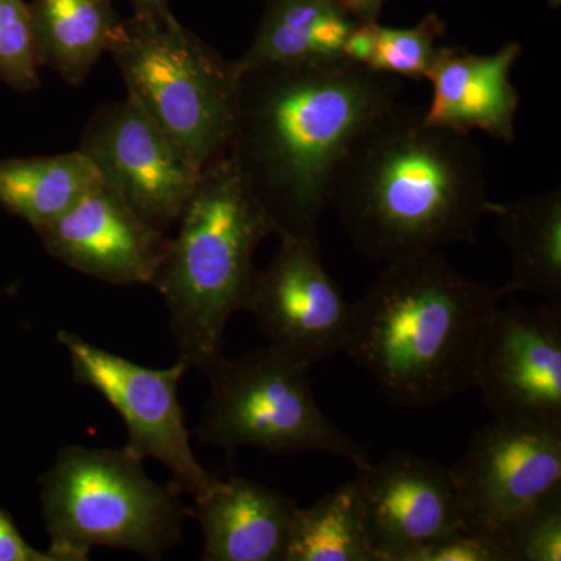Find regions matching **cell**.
Wrapping results in <instances>:
<instances>
[{
    "instance_id": "obj_26",
    "label": "cell",
    "mask_w": 561,
    "mask_h": 561,
    "mask_svg": "<svg viewBox=\"0 0 561 561\" xmlns=\"http://www.w3.org/2000/svg\"><path fill=\"white\" fill-rule=\"evenodd\" d=\"M0 561H58L49 551H38L22 538L10 516L0 511Z\"/></svg>"
},
{
    "instance_id": "obj_1",
    "label": "cell",
    "mask_w": 561,
    "mask_h": 561,
    "mask_svg": "<svg viewBox=\"0 0 561 561\" xmlns=\"http://www.w3.org/2000/svg\"><path fill=\"white\" fill-rule=\"evenodd\" d=\"M398 77L359 62L242 72L230 149L280 236L320 242L332 175L362 131L400 102Z\"/></svg>"
},
{
    "instance_id": "obj_2",
    "label": "cell",
    "mask_w": 561,
    "mask_h": 561,
    "mask_svg": "<svg viewBox=\"0 0 561 561\" xmlns=\"http://www.w3.org/2000/svg\"><path fill=\"white\" fill-rule=\"evenodd\" d=\"M423 113L394 103L360 133L332 175L328 205L354 249L373 261L474 243L494 208L471 135L424 124Z\"/></svg>"
},
{
    "instance_id": "obj_28",
    "label": "cell",
    "mask_w": 561,
    "mask_h": 561,
    "mask_svg": "<svg viewBox=\"0 0 561 561\" xmlns=\"http://www.w3.org/2000/svg\"><path fill=\"white\" fill-rule=\"evenodd\" d=\"M133 7V14L140 16H153V14H162L171 11L169 0H128Z\"/></svg>"
},
{
    "instance_id": "obj_16",
    "label": "cell",
    "mask_w": 561,
    "mask_h": 561,
    "mask_svg": "<svg viewBox=\"0 0 561 561\" xmlns=\"http://www.w3.org/2000/svg\"><path fill=\"white\" fill-rule=\"evenodd\" d=\"M298 504L283 491L250 479H219L194 502L203 561H284Z\"/></svg>"
},
{
    "instance_id": "obj_4",
    "label": "cell",
    "mask_w": 561,
    "mask_h": 561,
    "mask_svg": "<svg viewBox=\"0 0 561 561\" xmlns=\"http://www.w3.org/2000/svg\"><path fill=\"white\" fill-rule=\"evenodd\" d=\"M179 225L151 286L164 298L176 360L206 373L225 356L228 321L247 311L257 247L278 230L230 153L203 169Z\"/></svg>"
},
{
    "instance_id": "obj_6",
    "label": "cell",
    "mask_w": 561,
    "mask_h": 561,
    "mask_svg": "<svg viewBox=\"0 0 561 561\" xmlns=\"http://www.w3.org/2000/svg\"><path fill=\"white\" fill-rule=\"evenodd\" d=\"M108 55L128 95L198 169L230 149L241 70L168 13L125 18Z\"/></svg>"
},
{
    "instance_id": "obj_23",
    "label": "cell",
    "mask_w": 561,
    "mask_h": 561,
    "mask_svg": "<svg viewBox=\"0 0 561 561\" xmlns=\"http://www.w3.org/2000/svg\"><path fill=\"white\" fill-rule=\"evenodd\" d=\"M497 527L511 561H560L561 486Z\"/></svg>"
},
{
    "instance_id": "obj_22",
    "label": "cell",
    "mask_w": 561,
    "mask_h": 561,
    "mask_svg": "<svg viewBox=\"0 0 561 561\" xmlns=\"http://www.w3.org/2000/svg\"><path fill=\"white\" fill-rule=\"evenodd\" d=\"M445 32V22L434 13L411 28L362 22L346 41L345 58L398 79L427 80Z\"/></svg>"
},
{
    "instance_id": "obj_19",
    "label": "cell",
    "mask_w": 561,
    "mask_h": 561,
    "mask_svg": "<svg viewBox=\"0 0 561 561\" xmlns=\"http://www.w3.org/2000/svg\"><path fill=\"white\" fill-rule=\"evenodd\" d=\"M497 232L511 251V278L500 297L531 294L561 306V191L494 203Z\"/></svg>"
},
{
    "instance_id": "obj_18",
    "label": "cell",
    "mask_w": 561,
    "mask_h": 561,
    "mask_svg": "<svg viewBox=\"0 0 561 561\" xmlns=\"http://www.w3.org/2000/svg\"><path fill=\"white\" fill-rule=\"evenodd\" d=\"M28 9L39 68L70 87L87 81L125 20L113 0H32Z\"/></svg>"
},
{
    "instance_id": "obj_10",
    "label": "cell",
    "mask_w": 561,
    "mask_h": 561,
    "mask_svg": "<svg viewBox=\"0 0 561 561\" xmlns=\"http://www.w3.org/2000/svg\"><path fill=\"white\" fill-rule=\"evenodd\" d=\"M279 241L271 264L256 273L247 311L267 346L309 370L343 351L353 302L324 271L320 242Z\"/></svg>"
},
{
    "instance_id": "obj_29",
    "label": "cell",
    "mask_w": 561,
    "mask_h": 561,
    "mask_svg": "<svg viewBox=\"0 0 561 561\" xmlns=\"http://www.w3.org/2000/svg\"><path fill=\"white\" fill-rule=\"evenodd\" d=\"M549 3H551L552 9H559L561 0H549Z\"/></svg>"
},
{
    "instance_id": "obj_11",
    "label": "cell",
    "mask_w": 561,
    "mask_h": 561,
    "mask_svg": "<svg viewBox=\"0 0 561 561\" xmlns=\"http://www.w3.org/2000/svg\"><path fill=\"white\" fill-rule=\"evenodd\" d=\"M472 387L494 420L561 430V306L497 308L476 351Z\"/></svg>"
},
{
    "instance_id": "obj_24",
    "label": "cell",
    "mask_w": 561,
    "mask_h": 561,
    "mask_svg": "<svg viewBox=\"0 0 561 561\" xmlns=\"http://www.w3.org/2000/svg\"><path fill=\"white\" fill-rule=\"evenodd\" d=\"M31 9L25 0H0V81L27 94L41 84Z\"/></svg>"
},
{
    "instance_id": "obj_9",
    "label": "cell",
    "mask_w": 561,
    "mask_h": 561,
    "mask_svg": "<svg viewBox=\"0 0 561 561\" xmlns=\"http://www.w3.org/2000/svg\"><path fill=\"white\" fill-rule=\"evenodd\" d=\"M79 150L140 219L162 232L179 224L203 172L130 98L92 113Z\"/></svg>"
},
{
    "instance_id": "obj_17",
    "label": "cell",
    "mask_w": 561,
    "mask_h": 561,
    "mask_svg": "<svg viewBox=\"0 0 561 561\" xmlns=\"http://www.w3.org/2000/svg\"><path fill=\"white\" fill-rule=\"evenodd\" d=\"M357 22L341 0H267L239 70L289 62L345 58V44Z\"/></svg>"
},
{
    "instance_id": "obj_15",
    "label": "cell",
    "mask_w": 561,
    "mask_h": 561,
    "mask_svg": "<svg viewBox=\"0 0 561 561\" xmlns=\"http://www.w3.org/2000/svg\"><path fill=\"white\" fill-rule=\"evenodd\" d=\"M522 54L518 43L505 44L489 55L438 47L427 77L434 91L423 113L424 124L465 135L483 131L512 144L522 95L513 87L511 73Z\"/></svg>"
},
{
    "instance_id": "obj_14",
    "label": "cell",
    "mask_w": 561,
    "mask_h": 561,
    "mask_svg": "<svg viewBox=\"0 0 561 561\" xmlns=\"http://www.w3.org/2000/svg\"><path fill=\"white\" fill-rule=\"evenodd\" d=\"M36 232L55 260L114 286H151L172 245L105 181Z\"/></svg>"
},
{
    "instance_id": "obj_20",
    "label": "cell",
    "mask_w": 561,
    "mask_h": 561,
    "mask_svg": "<svg viewBox=\"0 0 561 561\" xmlns=\"http://www.w3.org/2000/svg\"><path fill=\"white\" fill-rule=\"evenodd\" d=\"M102 183L98 168L79 149L0 161V205L35 231L68 213Z\"/></svg>"
},
{
    "instance_id": "obj_8",
    "label": "cell",
    "mask_w": 561,
    "mask_h": 561,
    "mask_svg": "<svg viewBox=\"0 0 561 561\" xmlns=\"http://www.w3.org/2000/svg\"><path fill=\"white\" fill-rule=\"evenodd\" d=\"M57 341L68 351L73 381L101 393L119 413L133 457L153 459L171 472L180 494L201 501L219 483L192 451L180 401V382L190 368L181 360L168 368H150L61 330Z\"/></svg>"
},
{
    "instance_id": "obj_5",
    "label": "cell",
    "mask_w": 561,
    "mask_h": 561,
    "mask_svg": "<svg viewBox=\"0 0 561 561\" xmlns=\"http://www.w3.org/2000/svg\"><path fill=\"white\" fill-rule=\"evenodd\" d=\"M142 465L125 448L62 446L41 479L49 552L58 561H84L98 548L160 560L180 545L191 511Z\"/></svg>"
},
{
    "instance_id": "obj_21",
    "label": "cell",
    "mask_w": 561,
    "mask_h": 561,
    "mask_svg": "<svg viewBox=\"0 0 561 561\" xmlns=\"http://www.w3.org/2000/svg\"><path fill=\"white\" fill-rule=\"evenodd\" d=\"M284 561H378L365 535L353 481L309 507L298 505Z\"/></svg>"
},
{
    "instance_id": "obj_13",
    "label": "cell",
    "mask_w": 561,
    "mask_h": 561,
    "mask_svg": "<svg viewBox=\"0 0 561 561\" xmlns=\"http://www.w3.org/2000/svg\"><path fill=\"white\" fill-rule=\"evenodd\" d=\"M453 471L468 515L501 526L561 486V430L494 420Z\"/></svg>"
},
{
    "instance_id": "obj_25",
    "label": "cell",
    "mask_w": 561,
    "mask_h": 561,
    "mask_svg": "<svg viewBox=\"0 0 561 561\" xmlns=\"http://www.w3.org/2000/svg\"><path fill=\"white\" fill-rule=\"evenodd\" d=\"M408 561H511L500 527L468 516Z\"/></svg>"
},
{
    "instance_id": "obj_12",
    "label": "cell",
    "mask_w": 561,
    "mask_h": 561,
    "mask_svg": "<svg viewBox=\"0 0 561 561\" xmlns=\"http://www.w3.org/2000/svg\"><path fill=\"white\" fill-rule=\"evenodd\" d=\"M357 500L378 561H408L468 518L453 468L405 451L357 468Z\"/></svg>"
},
{
    "instance_id": "obj_27",
    "label": "cell",
    "mask_w": 561,
    "mask_h": 561,
    "mask_svg": "<svg viewBox=\"0 0 561 561\" xmlns=\"http://www.w3.org/2000/svg\"><path fill=\"white\" fill-rule=\"evenodd\" d=\"M342 5L348 11L351 18L362 24V22L378 21L383 3L387 0H341Z\"/></svg>"
},
{
    "instance_id": "obj_7",
    "label": "cell",
    "mask_w": 561,
    "mask_h": 561,
    "mask_svg": "<svg viewBox=\"0 0 561 561\" xmlns=\"http://www.w3.org/2000/svg\"><path fill=\"white\" fill-rule=\"evenodd\" d=\"M308 368L271 346L228 359L205 373L209 398L194 430L202 445L234 456L241 448L271 454L323 453L365 467L371 459L317 404Z\"/></svg>"
},
{
    "instance_id": "obj_3",
    "label": "cell",
    "mask_w": 561,
    "mask_h": 561,
    "mask_svg": "<svg viewBox=\"0 0 561 561\" xmlns=\"http://www.w3.org/2000/svg\"><path fill=\"white\" fill-rule=\"evenodd\" d=\"M500 291L432 253L387 262L353 302L343 351L402 408H430L472 387L476 351Z\"/></svg>"
}]
</instances>
